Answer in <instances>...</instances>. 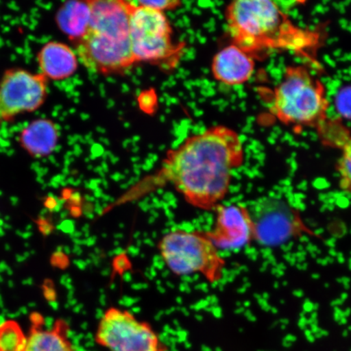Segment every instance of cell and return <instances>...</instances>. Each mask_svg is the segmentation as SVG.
<instances>
[{
	"label": "cell",
	"mask_w": 351,
	"mask_h": 351,
	"mask_svg": "<svg viewBox=\"0 0 351 351\" xmlns=\"http://www.w3.org/2000/svg\"><path fill=\"white\" fill-rule=\"evenodd\" d=\"M25 351H75L68 337V328L62 320L53 328H34L26 343Z\"/></svg>",
	"instance_id": "obj_15"
},
{
	"label": "cell",
	"mask_w": 351,
	"mask_h": 351,
	"mask_svg": "<svg viewBox=\"0 0 351 351\" xmlns=\"http://www.w3.org/2000/svg\"><path fill=\"white\" fill-rule=\"evenodd\" d=\"M157 248L165 265L175 275L199 274L210 283L221 278L225 261L206 232L170 231L162 237Z\"/></svg>",
	"instance_id": "obj_5"
},
{
	"label": "cell",
	"mask_w": 351,
	"mask_h": 351,
	"mask_svg": "<svg viewBox=\"0 0 351 351\" xmlns=\"http://www.w3.org/2000/svg\"><path fill=\"white\" fill-rule=\"evenodd\" d=\"M48 81L42 74L12 68L0 78V129L17 117L36 112L46 102Z\"/></svg>",
	"instance_id": "obj_8"
},
{
	"label": "cell",
	"mask_w": 351,
	"mask_h": 351,
	"mask_svg": "<svg viewBox=\"0 0 351 351\" xmlns=\"http://www.w3.org/2000/svg\"><path fill=\"white\" fill-rule=\"evenodd\" d=\"M244 161L240 135L216 125L166 153L157 182H168L192 207L216 209L229 192L232 173Z\"/></svg>",
	"instance_id": "obj_1"
},
{
	"label": "cell",
	"mask_w": 351,
	"mask_h": 351,
	"mask_svg": "<svg viewBox=\"0 0 351 351\" xmlns=\"http://www.w3.org/2000/svg\"><path fill=\"white\" fill-rule=\"evenodd\" d=\"M27 337L13 320L0 324V351H25Z\"/></svg>",
	"instance_id": "obj_16"
},
{
	"label": "cell",
	"mask_w": 351,
	"mask_h": 351,
	"mask_svg": "<svg viewBox=\"0 0 351 351\" xmlns=\"http://www.w3.org/2000/svg\"><path fill=\"white\" fill-rule=\"evenodd\" d=\"M96 344L108 351H168V346L150 324L130 311L109 307L95 333Z\"/></svg>",
	"instance_id": "obj_7"
},
{
	"label": "cell",
	"mask_w": 351,
	"mask_h": 351,
	"mask_svg": "<svg viewBox=\"0 0 351 351\" xmlns=\"http://www.w3.org/2000/svg\"><path fill=\"white\" fill-rule=\"evenodd\" d=\"M39 73L55 82L66 80L77 72L78 57L67 44L57 41L48 42L37 54Z\"/></svg>",
	"instance_id": "obj_13"
},
{
	"label": "cell",
	"mask_w": 351,
	"mask_h": 351,
	"mask_svg": "<svg viewBox=\"0 0 351 351\" xmlns=\"http://www.w3.org/2000/svg\"><path fill=\"white\" fill-rule=\"evenodd\" d=\"M326 86L302 65H289L275 88L270 112L282 124L322 130L328 120Z\"/></svg>",
	"instance_id": "obj_4"
},
{
	"label": "cell",
	"mask_w": 351,
	"mask_h": 351,
	"mask_svg": "<svg viewBox=\"0 0 351 351\" xmlns=\"http://www.w3.org/2000/svg\"><path fill=\"white\" fill-rule=\"evenodd\" d=\"M130 27L136 63L163 64L181 52L173 43V30L165 12L131 1Z\"/></svg>",
	"instance_id": "obj_6"
},
{
	"label": "cell",
	"mask_w": 351,
	"mask_h": 351,
	"mask_svg": "<svg viewBox=\"0 0 351 351\" xmlns=\"http://www.w3.org/2000/svg\"><path fill=\"white\" fill-rule=\"evenodd\" d=\"M254 67L253 57L231 44L214 56L212 72L215 79L222 84L236 86L245 84L252 78Z\"/></svg>",
	"instance_id": "obj_11"
},
{
	"label": "cell",
	"mask_w": 351,
	"mask_h": 351,
	"mask_svg": "<svg viewBox=\"0 0 351 351\" xmlns=\"http://www.w3.org/2000/svg\"><path fill=\"white\" fill-rule=\"evenodd\" d=\"M249 213L253 223V240L265 247L282 245L306 230L300 215L282 200L256 202Z\"/></svg>",
	"instance_id": "obj_9"
},
{
	"label": "cell",
	"mask_w": 351,
	"mask_h": 351,
	"mask_svg": "<svg viewBox=\"0 0 351 351\" xmlns=\"http://www.w3.org/2000/svg\"><path fill=\"white\" fill-rule=\"evenodd\" d=\"M226 16L232 44L254 59L270 51H289L315 62L319 32L293 23L276 3L238 0L227 6Z\"/></svg>",
	"instance_id": "obj_2"
},
{
	"label": "cell",
	"mask_w": 351,
	"mask_h": 351,
	"mask_svg": "<svg viewBox=\"0 0 351 351\" xmlns=\"http://www.w3.org/2000/svg\"><path fill=\"white\" fill-rule=\"evenodd\" d=\"M90 16L89 1H69L57 11L56 21L60 32L77 43L89 28Z\"/></svg>",
	"instance_id": "obj_14"
},
{
	"label": "cell",
	"mask_w": 351,
	"mask_h": 351,
	"mask_svg": "<svg viewBox=\"0 0 351 351\" xmlns=\"http://www.w3.org/2000/svg\"><path fill=\"white\" fill-rule=\"evenodd\" d=\"M216 210L215 228L206 232L218 250L240 249L253 240V223L247 208L219 204Z\"/></svg>",
	"instance_id": "obj_10"
},
{
	"label": "cell",
	"mask_w": 351,
	"mask_h": 351,
	"mask_svg": "<svg viewBox=\"0 0 351 351\" xmlns=\"http://www.w3.org/2000/svg\"><path fill=\"white\" fill-rule=\"evenodd\" d=\"M60 133L56 123L48 118H38L26 124L17 135V143L34 159L52 155L60 141Z\"/></svg>",
	"instance_id": "obj_12"
},
{
	"label": "cell",
	"mask_w": 351,
	"mask_h": 351,
	"mask_svg": "<svg viewBox=\"0 0 351 351\" xmlns=\"http://www.w3.org/2000/svg\"><path fill=\"white\" fill-rule=\"evenodd\" d=\"M91 16L76 53L90 71L101 75L123 73L136 63L130 39L132 3L124 0H89Z\"/></svg>",
	"instance_id": "obj_3"
},
{
	"label": "cell",
	"mask_w": 351,
	"mask_h": 351,
	"mask_svg": "<svg viewBox=\"0 0 351 351\" xmlns=\"http://www.w3.org/2000/svg\"><path fill=\"white\" fill-rule=\"evenodd\" d=\"M341 154L337 162L340 187L351 195V137L350 133L339 144Z\"/></svg>",
	"instance_id": "obj_17"
},
{
	"label": "cell",
	"mask_w": 351,
	"mask_h": 351,
	"mask_svg": "<svg viewBox=\"0 0 351 351\" xmlns=\"http://www.w3.org/2000/svg\"><path fill=\"white\" fill-rule=\"evenodd\" d=\"M140 6L152 8V10L165 12L167 10H173L182 5V2L178 0H160V1H134Z\"/></svg>",
	"instance_id": "obj_18"
}]
</instances>
